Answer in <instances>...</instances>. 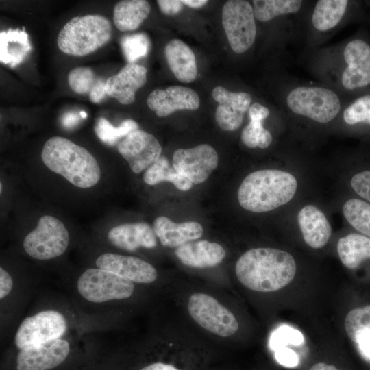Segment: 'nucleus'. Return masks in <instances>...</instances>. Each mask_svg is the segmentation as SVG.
I'll list each match as a JSON object with an SVG mask.
<instances>
[{
	"label": "nucleus",
	"mask_w": 370,
	"mask_h": 370,
	"mask_svg": "<svg viewBox=\"0 0 370 370\" xmlns=\"http://www.w3.org/2000/svg\"><path fill=\"white\" fill-rule=\"evenodd\" d=\"M305 53L310 73L343 96L351 98L370 90V35L365 29Z\"/></svg>",
	"instance_id": "nucleus-1"
},
{
	"label": "nucleus",
	"mask_w": 370,
	"mask_h": 370,
	"mask_svg": "<svg viewBox=\"0 0 370 370\" xmlns=\"http://www.w3.org/2000/svg\"><path fill=\"white\" fill-rule=\"evenodd\" d=\"M280 103L287 123L332 129L347 98L323 84H308L283 71Z\"/></svg>",
	"instance_id": "nucleus-2"
},
{
	"label": "nucleus",
	"mask_w": 370,
	"mask_h": 370,
	"mask_svg": "<svg viewBox=\"0 0 370 370\" xmlns=\"http://www.w3.org/2000/svg\"><path fill=\"white\" fill-rule=\"evenodd\" d=\"M297 264L288 252L275 248L251 249L238 259L235 273L246 288L258 292H272L288 284L294 278Z\"/></svg>",
	"instance_id": "nucleus-3"
},
{
	"label": "nucleus",
	"mask_w": 370,
	"mask_h": 370,
	"mask_svg": "<svg viewBox=\"0 0 370 370\" xmlns=\"http://www.w3.org/2000/svg\"><path fill=\"white\" fill-rule=\"evenodd\" d=\"M298 188L297 177L292 172L284 169H263L249 173L243 179L237 197L243 209L264 213L288 204Z\"/></svg>",
	"instance_id": "nucleus-4"
},
{
	"label": "nucleus",
	"mask_w": 370,
	"mask_h": 370,
	"mask_svg": "<svg viewBox=\"0 0 370 370\" xmlns=\"http://www.w3.org/2000/svg\"><path fill=\"white\" fill-rule=\"evenodd\" d=\"M41 159L49 170L78 188L92 187L101 178L95 158L86 149L64 137L48 139L42 147Z\"/></svg>",
	"instance_id": "nucleus-5"
},
{
	"label": "nucleus",
	"mask_w": 370,
	"mask_h": 370,
	"mask_svg": "<svg viewBox=\"0 0 370 370\" xmlns=\"http://www.w3.org/2000/svg\"><path fill=\"white\" fill-rule=\"evenodd\" d=\"M367 19V13L360 1L318 0L312 2L305 28V53L321 47L345 25Z\"/></svg>",
	"instance_id": "nucleus-6"
},
{
	"label": "nucleus",
	"mask_w": 370,
	"mask_h": 370,
	"mask_svg": "<svg viewBox=\"0 0 370 370\" xmlns=\"http://www.w3.org/2000/svg\"><path fill=\"white\" fill-rule=\"evenodd\" d=\"M311 2L303 0H254L251 1L258 22L275 23L278 33L279 48L284 57L286 47L304 41L305 28Z\"/></svg>",
	"instance_id": "nucleus-7"
},
{
	"label": "nucleus",
	"mask_w": 370,
	"mask_h": 370,
	"mask_svg": "<svg viewBox=\"0 0 370 370\" xmlns=\"http://www.w3.org/2000/svg\"><path fill=\"white\" fill-rule=\"evenodd\" d=\"M111 36L112 24L107 18L87 14L69 21L60 31L57 44L64 53L84 56L105 45Z\"/></svg>",
	"instance_id": "nucleus-8"
},
{
	"label": "nucleus",
	"mask_w": 370,
	"mask_h": 370,
	"mask_svg": "<svg viewBox=\"0 0 370 370\" xmlns=\"http://www.w3.org/2000/svg\"><path fill=\"white\" fill-rule=\"evenodd\" d=\"M257 21L251 3L230 0L222 8V25L232 50L237 54L248 51L257 36Z\"/></svg>",
	"instance_id": "nucleus-9"
},
{
	"label": "nucleus",
	"mask_w": 370,
	"mask_h": 370,
	"mask_svg": "<svg viewBox=\"0 0 370 370\" xmlns=\"http://www.w3.org/2000/svg\"><path fill=\"white\" fill-rule=\"evenodd\" d=\"M77 288L84 299L98 304L130 297L134 293V284L114 272L90 268L79 276Z\"/></svg>",
	"instance_id": "nucleus-10"
},
{
	"label": "nucleus",
	"mask_w": 370,
	"mask_h": 370,
	"mask_svg": "<svg viewBox=\"0 0 370 370\" xmlns=\"http://www.w3.org/2000/svg\"><path fill=\"white\" fill-rule=\"evenodd\" d=\"M69 243V234L64 224L53 216L43 215L25 237L23 245L30 257L47 260L63 254Z\"/></svg>",
	"instance_id": "nucleus-11"
},
{
	"label": "nucleus",
	"mask_w": 370,
	"mask_h": 370,
	"mask_svg": "<svg viewBox=\"0 0 370 370\" xmlns=\"http://www.w3.org/2000/svg\"><path fill=\"white\" fill-rule=\"evenodd\" d=\"M188 310L192 318L212 334L227 337L238 330V323L235 316L209 295L201 293L192 295Z\"/></svg>",
	"instance_id": "nucleus-12"
},
{
	"label": "nucleus",
	"mask_w": 370,
	"mask_h": 370,
	"mask_svg": "<svg viewBox=\"0 0 370 370\" xmlns=\"http://www.w3.org/2000/svg\"><path fill=\"white\" fill-rule=\"evenodd\" d=\"M67 330L64 316L58 311L47 310L26 317L20 324L15 336L16 347L22 349L60 338Z\"/></svg>",
	"instance_id": "nucleus-13"
},
{
	"label": "nucleus",
	"mask_w": 370,
	"mask_h": 370,
	"mask_svg": "<svg viewBox=\"0 0 370 370\" xmlns=\"http://www.w3.org/2000/svg\"><path fill=\"white\" fill-rule=\"evenodd\" d=\"M218 154L210 145L180 149L173 155V166L194 184L204 182L218 166Z\"/></svg>",
	"instance_id": "nucleus-14"
},
{
	"label": "nucleus",
	"mask_w": 370,
	"mask_h": 370,
	"mask_svg": "<svg viewBox=\"0 0 370 370\" xmlns=\"http://www.w3.org/2000/svg\"><path fill=\"white\" fill-rule=\"evenodd\" d=\"M117 149L135 173L153 164L160 156L162 147L151 134L137 129L122 138Z\"/></svg>",
	"instance_id": "nucleus-15"
},
{
	"label": "nucleus",
	"mask_w": 370,
	"mask_h": 370,
	"mask_svg": "<svg viewBox=\"0 0 370 370\" xmlns=\"http://www.w3.org/2000/svg\"><path fill=\"white\" fill-rule=\"evenodd\" d=\"M212 96L219 103L215 112L219 126L225 131L237 130L252 103L251 95L245 91L233 92L218 86L213 88Z\"/></svg>",
	"instance_id": "nucleus-16"
},
{
	"label": "nucleus",
	"mask_w": 370,
	"mask_h": 370,
	"mask_svg": "<svg viewBox=\"0 0 370 370\" xmlns=\"http://www.w3.org/2000/svg\"><path fill=\"white\" fill-rule=\"evenodd\" d=\"M332 130L370 142V90L347 101Z\"/></svg>",
	"instance_id": "nucleus-17"
},
{
	"label": "nucleus",
	"mask_w": 370,
	"mask_h": 370,
	"mask_svg": "<svg viewBox=\"0 0 370 370\" xmlns=\"http://www.w3.org/2000/svg\"><path fill=\"white\" fill-rule=\"evenodd\" d=\"M70 352L67 341L59 338L20 349L17 370H49L62 363Z\"/></svg>",
	"instance_id": "nucleus-18"
},
{
	"label": "nucleus",
	"mask_w": 370,
	"mask_h": 370,
	"mask_svg": "<svg viewBox=\"0 0 370 370\" xmlns=\"http://www.w3.org/2000/svg\"><path fill=\"white\" fill-rule=\"evenodd\" d=\"M147 104L158 116L164 117L177 110H195L199 107L200 99L190 88L171 86L164 90H153L147 99Z\"/></svg>",
	"instance_id": "nucleus-19"
},
{
	"label": "nucleus",
	"mask_w": 370,
	"mask_h": 370,
	"mask_svg": "<svg viewBox=\"0 0 370 370\" xmlns=\"http://www.w3.org/2000/svg\"><path fill=\"white\" fill-rule=\"evenodd\" d=\"M95 264L97 268L114 272L136 283H151L158 277L153 265L135 256L105 253L96 259Z\"/></svg>",
	"instance_id": "nucleus-20"
},
{
	"label": "nucleus",
	"mask_w": 370,
	"mask_h": 370,
	"mask_svg": "<svg viewBox=\"0 0 370 370\" xmlns=\"http://www.w3.org/2000/svg\"><path fill=\"white\" fill-rule=\"evenodd\" d=\"M297 223L306 244L319 249L328 243L332 227L325 212L317 206L308 204L297 214Z\"/></svg>",
	"instance_id": "nucleus-21"
},
{
	"label": "nucleus",
	"mask_w": 370,
	"mask_h": 370,
	"mask_svg": "<svg viewBox=\"0 0 370 370\" xmlns=\"http://www.w3.org/2000/svg\"><path fill=\"white\" fill-rule=\"evenodd\" d=\"M147 69L136 63H127L121 71L106 79L107 96L115 98L120 103L134 102L136 91L147 82Z\"/></svg>",
	"instance_id": "nucleus-22"
},
{
	"label": "nucleus",
	"mask_w": 370,
	"mask_h": 370,
	"mask_svg": "<svg viewBox=\"0 0 370 370\" xmlns=\"http://www.w3.org/2000/svg\"><path fill=\"white\" fill-rule=\"evenodd\" d=\"M108 239L114 246L126 251H135L139 247L152 249L157 245L153 229L143 222L113 227L108 233Z\"/></svg>",
	"instance_id": "nucleus-23"
},
{
	"label": "nucleus",
	"mask_w": 370,
	"mask_h": 370,
	"mask_svg": "<svg viewBox=\"0 0 370 370\" xmlns=\"http://www.w3.org/2000/svg\"><path fill=\"white\" fill-rule=\"evenodd\" d=\"M271 109L258 102H252L247 111L248 123L242 130L241 140L249 149H266L273 143L272 132L264 126V122L271 115Z\"/></svg>",
	"instance_id": "nucleus-24"
},
{
	"label": "nucleus",
	"mask_w": 370,
	"mask_h": 370,
	"mask_svg": "<svg viewBox=\"0 0 370 370\" xmlns=\"http://www.w3.org/2000/svg\"><path fill=\"white\" fill-rule=\"evenodd\" d=\"M175 254L184 265L203 269L219 264L226 253L221 245L204 240L180 246Z\"/></svg>",
	"instance_id": "nucleus-25"
},
{
	"label": "nucleus",
	"mask_w": 370,
	"mask_h": 370,
	"mask_svg": "<svg viewBox=\"0 0 370 370\" xmlns=\"http://www.w3.org/2000/svg\"><path fill=\"white\" fill-rule=\"evenodd\" d=\"M153 229L162 245L167 247H178L200 238L203 234V227L197 222L177 223L164 216L154 220Z\"/></svg>",
	"instance_id": "nucleus-26"
},
{
	"label": "nucleus",
	"mask_w": 370,
	"mask_h": 370,
	"mask_svg": "<svg viewBox=\"0 0 370 370\" xmlns=\"http://www.w3.org/2000/svg\"><path fill=\"white\" fill-rule=\"evenodd\" d=\"M164 54L171 71L179 81L190 83L196 79V58L185 42L178 39L170 40L165 46Z\"/></svg>",
	"instance_id": "nucleus-27"
},
{
	"label": "nucleus",
	"mask_w": 370,
	"mask_h": 370,
	"mask_svg": "<svg viewBox=\"0 0 370 370\" xmlns=\"http://www.w3.org/2000/svg\"><path fill=\"white\" fill-rule=\"evenodd\" d=\"M365 143L352 156L347 184L352 194L370 203V142Z\"/></svg>",
	"instance_id": "nucleus-28"
},
{
	"label": "nucleus",
	"mask_w": 370,
	"mask_h": 370,
	"mask_svg": "<svg viewBox=\"0 0 370 370\" xmlns=\"http://www.w3.org/2000/svg\"><path fill=\"white\" fill-rule=\"evenodd\" d=\"M32 50L25 29H8L0 32V62L10 68L21 64Z\"/></svg>",
	"instance_id": "nucleus-29"
},
{
	"label": "nucleus",
	"mask_w": 370,
	"mask_h": 370,
	"mask_svg": "<svg viewBox=\"0 0 370 370\" xmlns=\"http://www.w3.org/2000/svg\"><path fill=\"white\" fill-rule=\"evenodd\" d=\"M336 250L342 264L356 270L370 261V238L356 232H350L339 238Z\"/></svg>",
	"instance_id": "nucleus-30"
},
{
	"label": "nucleus",
	"mask_w": 370,
	"mask_h": 370,
	"mask_svg": "<svg viewBox=\"0 0 370 370\" xmlns=\"http://www.w3.org/2000/svg\"><path fill=\"white\" fill-rule=\"evenodd\" d=\"M151 11L145 0H123L114 7L113 22L121 32L136 29L147 18Z\"/></svg>",
	"instance_id": "nucleus-31"
},
{
	"label": "nucleus",
	"mask_w": 370,
	"mask_h": 370,
	"mask_svg": "<svg viewBox=\"0 0 370 370\" xmlns=\"http://www.w3.org/2000/svg\"><path fill=\"white\" fill-rule=\"evenodd\" d=\"M143 180L148 185H156L161 182H170L179 190L187 191L193 186V182L178 173L171 166L169 161L164 156L160 158L149 167L143 175Z\"/></svg>",
	"instance_id": "nucleus-32"
},
{
	"label": "nucleus",
	"mask_w": 370,
	"mask_h": 370,
	"mask_svg": "<svg viewBox=\"0 0 370 370\" xmlns=\"http://www.w3.org/2000/svg\"><path fill=\"white\" fill-rule=\"evenodd\" d=\"M342 214L355 232L370 238V203L352 193L343 203Z\"/></svg>",
	"instance_id": "nucleus-33"
},
{
	"label": "nucleus",
	"mask_w": 370,
	"mask_h": 370,
	"mask_svg": "<svg viewBox=\"0 0 370 370\" xmlns=\"http://www.w3.org/2000/svg\"><path fill=\"white\" fill-rule=\"evenodd\" d=\"M344 325L349 338L354 343L370 338V305L349 311Z\"/></svg>",
	"instance_id": "nucleus-34"
},
{
	"label": "nucleus",
	"mask_w": 370,
	"mask_h": 370,
	"mask_svg": "<svg viewBox=\"0 0 370 370\" xmlns=\"http://www.w3.org/2000/svg\"><path fill=\"white\" fill-rule=\"evenodd\" d=\"M137 129V123L130 119L123 121L118 127H114L106 119L99 117L95 125V131L98 138L110 146L118 144L121 138Z\"/></svg>",
	"instance_id": "nucleus-35"
},
{
	"label": "nucleus",
	"mask_w": 370,
	"mask_h": 370,
	"mask_svg": "<svg viewBox=\"0 0 370 370\" xmlns=\"http://www.w3.org/2000/svg\"><path fill=\"white\" fill-rule=\"evenodd\" d=\"M120 43L128 63H135L138 59L146 56L151 47L148 36L143 33L126 35L122 37Z\"/></svg>",
	"instance_id": "nucleus-36"
},
{
	"label": "nucleus",
	"mask_w": 370,
	"mask_h": 370,
	"mask_svg": "<svg viewBox=\"0 0 370 370\" xmlns=\"http://www.w3.org/2000/svg\"><path fill=\"white\" fill-rule=\"evenodd\" d=\"M97 77L89 67L80 66L73 69L68 75L71 89L77 94L90 93Z\"/></svg>",
	"instance_id": "nucleus-37"
},
{
	"label": "nucleus",
	"mask_w": 370,
	"mask_h": 370,
	"mask_svg": "<svg viewBox=\"0 0 370 370\" xmlns=\"http://www.w3.org/2000/svg\"><path fill=\"white\" fill-rule=\"evenodd\" d=\"M304 341V337L299 330L289 326L283 325L273 333L270 345L275 351L287 345H299Z\"/></svg>",
	"instance_id": "nucleus-38"
},
{
	"label": "nucleus",
	"mask_w": 370,
	"mask_h": 370,
	"mask_svg": "<svg viewBox=\"0 0 370 370\" xmlns=\"http://www.w3.org/2000/svg\"><path fill=\"white\" fill-rule=\"evenodd\" d=\"M275 355L277 361L283 366L293 367L298 364L299 358L295 352L286 347L275 350Z\"/></svg>",
	"instance_id": "nucleus-39"
},
{
	"label": "nucleus",
	"mask_w": 370,
	"mask_h": 370,
	"mask_svg": "<svg viewBox=\"0 0 370 370\" xmlns=\"http://www.w3.org/2000/svg\"><path fill=\"white\" fill-rule=\"evenodd\" d=\"M157 3L160 11L168 16L179 13L182 9V2L178 0H158Z\"/></svg>",
	"instance_id": "nucleus-40"
},
{
	"label": "nucleus",
	"mask_w": 370,
	"mask_h": 370,
	"mask_svg": "<svg viewBox=\"0 0 370 370\" xmlns=\"http://www.w3.org/2000/svg\"><path fill=\"white\" fill-rule=\"evenodd\" d=\"M106 82L103 79L97 77L95 84L92 88L90 93V100L94 103H101L107 96L106 92Z\"/></svg>",
	"instance_id": "nucleus-41"
},
{
	"label": "nucleus",
	"mask_w": 370,
	"mask_h": 370,
	"mask_svg": "<svg viewBox=\"0 0 370 370\" xmlns=\"http://www.w3.org/2000/svg\"><path fill=\"white\" fill-rule=\"evenodd\" d=\"M13 288V280L10 273L3 267L0 268V298L8 296Z\"/></svg>",
	"instance_id": "nucleus-42"
},
{
	"label": "nucleus",
	"mask_w": 370,
	"mask_h": 370,
	"mask_svg": "<svg viewBox=\"0 0 370 370\" xmlns=\"http://www.w3.org/2000/svg\"><path fill=\"white\" fill-rule=\"evenodd\" d=\"M79 120V116L75 112H69L63 115L62 123L65 127H71L76 125Z\"/></svg>",
	"instance_id": "nucleus-43"
},
{
	"label": "nucleus",
	"mask_w": 370,
	"mask_h": 370,
	"mask_svg": "<svg viewBox=\"0 0 370 370\" xmlns=\"http://www.w3.org/2000/svg\"><path fill=\"white\" fill-rule=\"evenodd\" d=\"M140 370H179L173 365L162 362H155L144 367Z\"/></svg>",
	"instance_id": "nucleus-44"
},
{
	"label": "nucleus",
	"mask_w": 370,
	"mask_h": 370,
	"mask_svg": "<svg viewBox=\"0 0 370 370\" xmlns=\"http://www.w3.org/2000/svg\"><path fill=\"white\" fill-rule=\"evenodd\" d=\"M358 344L362 353L370 358V338L362 339Z\"/></svg>",
	"instance_id": "nucleus-45"
},
{
	"label": "nucleus",
	"mask_w": 370,
	"mask_h": 370,
	"mask_svg": "<svg viewBox=\"0 0 370 370\" xmlns=\"http://www.w3.org/2000/svg\"><path fill=\"white\" fill-rule=\"evenodd\" d=\"M182 3L192 8H199L205 5L208 1L206 0H183Z\"/></svg>",
	"instance_id": "nucleus-46"
},
{
	"label": "nucleus",
	"mask_w": 370,
	"mask_h": 370,
	"mask_svg": "<svg viewBox=\"0 0 370 370\" xmlns=\"http://www.w3.org/2000/svg\"><path fill=\"white\" fill-rule=\"evenodd\" d=\"M310 370H338L334 366L327 365L323 362L314 364Z\"/></svg>",
	"instance_id": "nucleus-47"
},
{
	"label": "nucleus",
	"mask_w": 370,
	"mask_h": 370,
	"mask_svg": "<svg viewBox=\"0 0 370 370\" xmlns=\"http://www.w3.org/2000/svg\"><path fill=\"white\" fill-rule=\"evenodd\" d=\"M79 115H80V116H81L82 118H83V119L86 118V116H87L86 112H84V111H81V112H79Z\"/></svg>",
	"instance_id": "nucleus-48"
},
{
	"label": "nucleus",
	"mask_w": 370,
	"mask_h": 370,
	"mask_svg": "<svg viewBox=\"0 0 370 370\" xmlns=\"http://www.w3.org/2000/svg\"><path fill=\"white\" fill-rule=\"evenodd\" d=\"M0 186H1L0 191L1 192L2 191V184L1 183L0 184Z\"/></svg>",
	"instance_id": "nucleus-49"
},
{
	"label": "nucleus",
	"mask_w": 370,
	"mask_h": 370,
	"mask_svg": "<svg viewBox=\"0 0 370 370\" xmlns=\"http://www.w3.org/2000/svg\"><path fill=\"white\" fill-rule=\"evenodd\" d=\"M367 20H370V16H368V19Z\"/></svg>",
	"instance_id": "nucleus-50"
}]
</instances>
